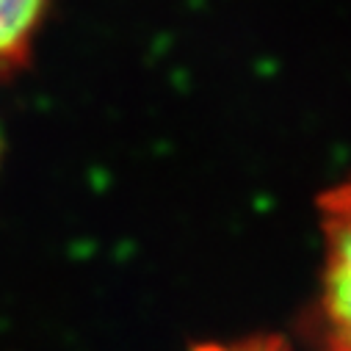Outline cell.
Returning a JSON list of instances; mask_svg holds the SVG:
<instances>
[{"label": "cell", "instance_id": "2", "mask_svg": "<svg viewBox=\"0 0 351 351\" xmlns=\"http://www.w3.org/2000/svg\"><path fill=\"white\" fill-rule=\"evenodd\" d=\"M50 0H0V80L23 66Z\"/></svg>", "mask_w": 351, "mask_h": 351}, {"label": "cell", "instance_id": "1", "mask_svg": "<svg viewBox=\"0 0 351 351\" xmlns=\"http://www.w3.org/2000/svg\"><path fill=\"white\" fill-rule=\"evenodd\" d=\"M321 230V310L329 326L332 351H351V183H343L324 194Z\"/></svg>", "mask_w": 351, "mask_h": 351}, {"label": "cell", "instance_id": "3", "mask_svg": "<svg viewBox=\"0 0 351 351\" xmlns=\"http://www.w3.org/2000/svg\"><path fill=\"white\" fill-rule=\"evenodd\" d=\"M194 351H293V346L277 335H254L235 343H208Z\"/></svg>", "mask_w": 351, "mask_h": 351}]
</instances>
